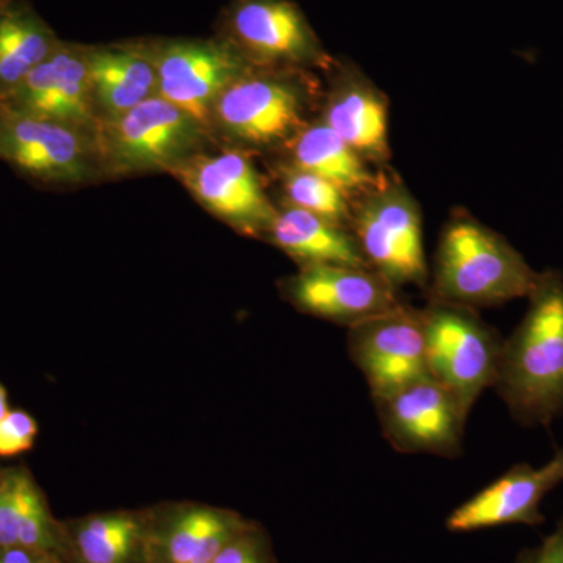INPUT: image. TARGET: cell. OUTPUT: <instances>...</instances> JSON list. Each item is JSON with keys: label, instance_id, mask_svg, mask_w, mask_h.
<instances>
[{"label": "cell", "instance_id": "1", "mask_svg": "<svg viewBox=\"0 0 563 563\" xmlns=\"http://www.w3.org/2000/svg\"><path fill=\"white\" fill-rule=\"evenodd\" d=\"M523 320L504 340L495 390L523 428L563 415V276L539 273Z\"/></svg>", "mask_w": 563, "mask_h": 563}, {"label": "cell", "instance_id": "2", "mask_svg": "<svg viewBox=\"0 0 563 563\" xmlns=\"http://www.w3.org/2000/svg\"><path fill=\"white\" fill-rule=\"evenodd\" d=\"M539 273L503 236L476 221L444 229L433 268L437 302L476 309L528 298Z\"/></svg>", "mask_w": 563, "mask_h": 563}, {"label": "cell", "instance_id": "3", "mask_svg": "<svg viewBox=\"0 0 563 563\" xmlns=\"http://www.w3.org/2000/svg\"><path fill=\"white\" fill-rule=\"evenodd\" d=\"M96 140L106 180L169 174L181 162L214 146L201 122L158 95L98 124Z\"/></svg>", "mask_w": 563, "mask_h": 563}, {"label": "cell", "instance_id": "4", "mask_svg": "<svg viewBox=\"0 0 563 563\" xmlns=\"http://www.w3.org/2000/svg\"><path fill=\"white\" fill-rule=\"evenodd\" d=\"M301 70L251 69L229 85L210 111L214 144L254 151L284 147L309 122Z\"/></svg>", "mask_w": 563, "mask_h": 563}, {"label": "cell", "instance_id": "5", "mask_svg": "<svg viewBox=\"0 0 563 563\" xmlns=\"http://www.w3.org/2000/svg\"><path fill=\"white\" fill-rule=\"evenodd\" d=\"M0 161L47 190L106 180L96 131L21 113L5 103L0 111Z\"/></svg>", "mask_w": 563, "mask_h": 563}, {"label": "cell", "instance_id": "6", "mask_svg": "<svg viewBox=\"0 0 563 563\" xmlns=\"http://www.w3.org/2000/svg\"><path fill=\"white\" fill-rule=\"evenodd\" d=\"M422 320L429 376L468 417L481 395L495 387L504 340L473 309L453 303L433 301Z\"/></svg>", "mask_w": 563, "mask_h": 563}, {"label": "cell", "instance_id": "7", "mask_svg": "<svg viewBox=\"0 0 563 563\" xmlns=\"http://www.w3.org/2000/svg\"><path fill=\"white\" fill-rule=\"evenodd\" d=\"M169 174L199 206L233 231L265 239L272 229L277 209L266 195L250 152L231 147L199 152Z\"/></svg>", "mask_w": 563, "mask_h": 563}, {"label": "cell", "instance_id": "8", "mask_svg": "<svg viewBox=\"0 0 563 563\" xmlns=\"http://www.w3.org/2000/svg\"><path fill=\"white\" fill-rule=\"evenodd\" d=\"M218 36L257 69L303 70L328 63L312 25L290 0H233Z\"/></svg>", "mask_w": 563, "mask_h": 563}, {"label": "cell", "instance_id": "9", "mask_svg": "<svg viewBox=\"0 0 563 563\" xmlns=\"http://www.w3.org/2000/svg\"><path fill=\"white\" fill-rule=\"evenodd\" d=\"M158 96L187 111L209 131L210 111L222 91L254 69L221 36L151 40Z\"/></svg>", "mask_w": 563, "mask_h": 563}, {"label": "cell", "instance_id": "10", "mask_svg": "<svg viewBox=\"0 0 563 563\" xmlns=\"http://www.w3.org/2000/svg\"><path fill=\"white\" fill-rule=\"evenodd\" d=\"M347 351L373 401L429 376L422 310L406 303L352 325Z\"/></svg>", "mask_w": 563, "mask_h": 563}, {"label": "cell", "instance_id": "11", "mask_svg": "<svg viewBox=\"0 0 563 563\" xmlns=\"http://www.w3.org/2000/svg\"><path fill=\"white\" fill-rule=\"evenodd\" d=\"M354 236L369 268L396 290L428 282L420 211L401 188H377L355 214Z\"/></svg>", "mask_w": 563, "mask_h": 563}, {"label": "cell", "instance_id": "12", "mask_svg": "<svg viewBox=\"0 0 563 563\" xmlns=\"http://www.w3.org/2000/svg\"><path fill=\"white\" fill-rule=\"evenodd\" d=\"M384 439L401 454L462 455L466 415L453 395L431 376L376 399Z\"/></svg>", "mask_w": 563, "mask_h": 563}, {"label": "cell", "instance_id": "13", "mask_svg": "<svg viewBox=\"0 0 563 563\" xmlns=\"http://www.w3.org/2000/svg\"><path fill=\"white\" fill-rule=\"evenodd\" d=\"M282 290L301 312L347 328L402 303L383 276L350 266H307L288 277Z\"/></svg>", "mask_w": 563, "mask_h": 563}, {"label": "cell", "instance_id": "14", "mask_svg": "<svg viewBox=\"0 0 563 563\" xmlns=\"http://www.w3.org/2000/svg\"><path fill=\"white\" fill-rule=\"evenodd\" d=\"M88 49L90 44L62 40L46 60L2 98L3 103L21 113L96 131Z\"/></svg>", "mask_w": 563, "mask_h": 563}, {"label": "cell", "instance_id": "15", "mask_svg": "<svg viewBox=\"0 0 563 563\" xmlns=\"http://www.w3.org/2000/svg\"><path fill=\"white\" fill-rule=\"evenodd\" d=\"M563 483V448L544 465L518 463L499 479L461 504L450 514V532H474L499 526L544 523L540 506Z\"/></svg>", "mask_w": 563, "mask_h": 563}, {"label": "cell", "instance_id": "16", "mask_svg": "<svg viewBox=\"0 0 563 563\" xmlns=\"http://www.w3.org/2000/svg\"><path fill=\"white\" fill-rule=\"evenodd\" d=\"M88 66L98 124L114 120L158 95L151 40L90 46Z\"/></svg>", "mask_w": 563, "mask_h": 563}, {"label": "cell", "instance_id": "17", "mask_svg": "<svg viewBox=\"0 0 563 563\" xmlns=\"http://www.w3.org/2000/svg\"><path fill=\"white\" fill-rule=\"evenodd\" d=\"M265 239L298 262L301 268L350 266L372 269L355 236L344 231L342 225L287 203L277 209Z\"/></svg>", "mask_w": 563, "mask_h": 563}, {"label": "cell", "instance_id": "18", "mask_svg": "<svg viewBox=\"0 0 563 563\" xmlns=\"http://www.w3.org/2000/svg\"><path fill=\"white\" fill-rule=\"evenodd\" d=\"M242 518L213 507H187L150 536L155 563H211L233 537L247 528Z\"/></svg>", "mask_w": 563, "mask_h": 563}, {"label": "cell", "instance_id": "19", "mask_svg": "<svg viewBox=\"0 0 563 563\" xmlns=\"http://www.w3.org/2000/svg\"><path fill=\"white\" fill-rule=\"evenodd\" d=\"M60 41L29 0H0V99L46 60Z\"/></svg>", "mask_w": 563, "mask_h": 563}, {"label": "cell", "instance_id": "20", "mask_svg": "<svg viewBox=\"0 0 563 563\" xmlns=\"http://www.w3.org/2000/svg\"><path fill=\"white\" fill-rule=\"evenodd\" d=\"M284 147L290 155L288 165L331 181L346 195L380 187L365 158L344 143L324 121L307 124Z\"/></svg>", "mask_w": 563, "mask_h": 563}, {"label": "cell", "instance_id": "21", "mask_svg": "<svg viewBox=\"0 0 563 563\" xmlns=\"http://www.w3.org/2000/svg\"><path fill=\"white\" fill-rule=\"evenodd\" d=\"M66 533L74 563H143L150 528L131 512L92 515Z\"/></svg>", "mask_w": 563, "mask_h": 563}, {"label": "cell", "instance_id": "22", "mask_svg": "<svg viewBox=\"0 0 563 563\" xmlns=\"http://www.w3.org/2000/svg\"><path fill=\"white\" fill-rule=\"evenodd\" d=\"M322 121L363 158L388 155L387 103L372 88L347 84L332 92Z\"/></svg>", "mask_w": 563, "mask_h": 563}, {"label": "cell", "instance_id": "23", "mask_svg": "<svg viewBox=\"0 0 563 563\" xmlns=\"http://www.w3.org/2000/svg\"><path fill=\"white\" fill-rule=\"evenodd\" d=\"M280 185L287 206L312 211L340 225L350 218L346 192L320 176L287 163L280 168Z\"/></svg>", "mask_w": 563, "mask_h": 563}, {"label": "cell", "instance_id": "24", "mask_svg": "<svg viewBox=\"0 0 563 563\" xmlns=\"http://www.w3.org/2000/svg\"><path fill=\"white\" fill-rule=\"evenodd\" d=\"M27 474L14 472L0 479V550L18 548L22 485Z\"/></svg>", "mask_w": 563, "mask_h": 563}, {"label": "cell", "instance_id": "25", "mask_svg": "<svg viewBox=\"0 0 563 563\" xmlns=\"http://www.w3.org/2000/svg\"><path fill=\"white\" fill-rule=\"evenodd\" d=\"M36 435L38 424L31 415L22 410L7 413L0 420V457H13L32 450Z\"/></svg>", "mask_w": 563, "mask_h": 563}, {"label": "cell", "instance_id": "26", "mask_svg": "<svg viewBox=\"0 0 563 563\" xmlns=\"http://www.w3.org/2000/svg\"><path fill=\"white\" fill-rule=\"evenodd\" d=\"M211 563H272L268 548L257 529L244 528L225 544Z\"/></svg>", "mask_w": 563, "mask_h": 563}, {"label": "cell", "instance_id": "27", "mask_svg": "<svg viewBox=\"0 0 563 563\" xmlns=\"http://www.w3.org/2000/svg\"><path fill=\"white\" fill-rule=\"evenodd\" d=\"M515 563H563V518L539 547L521 551Z\"/></svg>", "mask_w": 563, "mask_h": 563}, {"label": "cell", "instance_id": "28", "mask_svg": "<svg viewBox=\"0 0 563 563\" xmlns=\"http://www.w3.org/2000/svg\"><path fill=\"white\" fill-rule=\"evenodd\" d=\"M0 563H74V561L68 555L9 548V550H0Z\"/></svg>", "mask_w": 563, "mask_h": 563}, {"label": "cell", "instance_id": "29", "mask_svg": "<svg viewBox=\"0 0 563 563\" xmlns=\"http://www.w3.org/2000/svg\"><path fill=\"white\" fill-rule=\"evenodd\" d=\"M9 412V396H7L3 385H0V420H2V418Z\"/></svg>", "mask_w": 563, "mask_h": 563}, {"label": "cell", "instance_id": "30", "mask_svg": "<svg viewBox=\"0 0 563 563\" xmlns=\"http://www.w3.org/2000/svg\"><path fill=\"white\" fill-rule=\"evenodd\" d=\"M3 102L2 99H0V111H2Z\"/></svg>", "mask_w": 563, "mask_h": 563}]
</instances>
